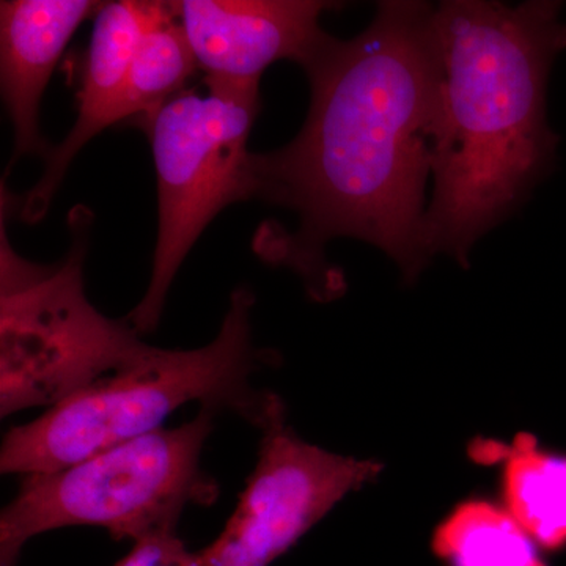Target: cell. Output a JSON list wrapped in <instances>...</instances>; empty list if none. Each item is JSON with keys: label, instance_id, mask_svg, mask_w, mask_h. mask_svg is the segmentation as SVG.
I'll return each mask as SVG.
<instances>
[{"label": "cell", "instance_id": "6da1fadb", "mask_svg": "<svg viewBox=\"0 0 566 566\" xmlns=\"http://www.w3.org/2000/svg\"><path fill=\"white\" fill-rule=\"evenodd\" d=\"M434 11L385 0L359 35H327L301 65L311 85L303 129L285 147L252 153L251 199L297 218L293 232L263 226L253 249L293 270L318 303L345 293L324 253L335 238L381 249L411 285L430 263L424 192L441 84Z\"/></svg>", "mask_w": 566, "mask_h": 566}, {"label": "cell", "instance_id": "7a4b0ae2", "mask_svg": "<svg viewBox=\"0 0 566 566\" xmlns=\"http://www.w3.org/2000/svg\"><path fill=\"white\" fill-rule=\"evenodd\" d=\"M562 3L446 0L434 11L441 61L431 136L434 189L423 221L430 260L469 268L472 245L521 207L556 161L546 117L551 69L566 50Z\"/></svg>", "mask_w": 566, "mask_h": 566}, {"label": "cell", "instance_id": "3957f363", "mask_svg": "<svg viewBox=\"0 0 566 566\" xmlns=\"http://www.w3.org/2000/svg\"><path fill=\"white\" fill-rule=\"evenodd\" d=\"M253 304L251 289L238 286L211 344L196 349L153 346L139 363L31 422L10 428L0 447V472L25 476L62 471L109 447L161 430L175 411L189 403L232 412L262 430L286 411L281 397L252 382L256 371L279 360L271 349L253 344Z\"/></svg>", "mask_w": 566, "mask_h": 566}, {"label": "cell", "instance_id": "277c9868", "mask_svg": "<svg viewBox=\"0 0 566 566\" xmlns=\"http://www.w3.org/2000/svg\"><path fill=\"white\" fill-rule=\"evenodd\" d=\"M214 412L129 439L50 474L22 476L0 513V566H17L22 546L44 532L99 527L134 543L177 534L185 510L212 505L219 486L200 460Z\"/></svg>", "mask_w": 566, "mask_h": 566}, {"label": "cell", "instance_id": "5b68a950", "mask_svg": "<svg viewBox=\"0 0 566 566\" xmlns=\"http://www.w3.org/2000/svg\"><path fill=\"white\" fill-rule=\"evenodd\" d=\"M91 218L71 214V249L52 266L28 262L2 233L0 416L51 409L139 363L153 346L126 319L103 315L85 293Z\"/></svg>", "mask_w": 566, "mask_h": 566}, {"label": "cell", "instance_id": "8992f818", "mask_svg": "<svg viewBox=\"0 0 566 566\" xmlns=\"http://www.w3.org/2000/svg\"><path fill=\"white\" fill-rule=\"evenodd\" d=\"M203 82V93L186 88L134 123L150 139L158 182L151 279L125 316L139 335L158 327L175 275L208 223L229 205L251 199L248 144L262 107L260 87Z\"/></svg>", "mask_w": 566, "mask_h": 566}, {"label": "cell", "instance_id": "52a82bcc", "mask_svg": "<svg viewBox=\"0 0 566 566\" xmlns=\"http://www.w3.org/2000/svg\"><path fill=\"white\" fill-rule=\"evenodd\" d=\"M260 433L255 468L221 535L199 551L202 566L274 564L346 495L381 475L378 461L304 441L286 422V412Z\"/></svg>", "mask_w": 566, "mask_h": 566}, {"label": "cell", "instance_id": "ba28073f", "mask_svg": "<svg viewBox=\"0 0 566 566\" xmlns=\"http://www.w3.org/2000/svg\"><path fill=\"white\" fill-rule=\"evenodd\" d=\"M205 81L260 87L268 66L303 65L329 33L319 25L337 3L322 0H180L170 2Z\"/></svg>", "mask_w": 566, "mask_h": 566}, {"label": "cell", "instance_id": "9c48e42d", "mask_svg": "<svg viewBox=\"0 0 566 566\" xmlns=\"http://www.w3.org/2000/svg\"><path fill=\"white\" fill-rule=\"evenodd\" d=\"M172 14L170 2L118 0L103 2L93 18V31L84 70L77 118L65 139L46 156L43 177L25 196L21 219L41 221L77 153L96 134L115 123L126 76L142 40L158 22Z\"/></svg>", "mask_w": 566, "mask_h": 566}, {"label": "cell", "instance_id": "30bf717a", "mask_svg": "<svg viewBox=\"0 0 566 566\" xmlns=\"http://www.w3.org/2000/svg\"><path fill=\"white\" fill-rule=\"evenodd\" d=\"M102 6L92 0L0 2V80L14 129L13 163L28 155H50L39 126L44 88L71 36Z\"/></svg>", "mask_w": 566, "mask_h": 566}, {"label": "cell", "instance_id": "8fae6325", "mask_svg": "<svg viewBox=\"0 0 566 566\" xmlns=\"http://www.w3.org/2000/svg\"><path fill=\"white\" fill-rule=\"evenodd\" d=\"M472 455L483 463H501L505 510L539 549H565L566 453L539 446L534 436L520 434L512 444L476 441Z\"/></svg>", "mask_w": 566, "mask_h": 566}, {"label": "cell", "instance_id": "7c38bea8", "mask_svg": "<svg viewBox=\"0 0 566 566\" xmlns=\"http://www.w3.org/2000/svg\"><path fill=\"white\" fill-rule=\"evenodd\" d=\"M436 556L449 566H547L520 523L485 499H469L436 527Z\"/></svg>", "mask_w": 566, "mask_h": 566}, {"label": "cell", "instance_id": "4fadbf2b", "mask_svg": "<svg viewBox=\"0 0 566 566\" xmlns=\"http://www.w3.org/2000/svg\"><path fill=\"white\" fill-rule=\"evenodd\" d=\"M196 70L191 48L172 13L142 40L126 76L115 123H136L155 114L186 91V82Z\"/></svg>", "mask_w": 566, "mask_h": 566}, {"label": "cell", "instance_id": "5bb4252c", "mask_svg": "<svg viewBox=\"0 0 566 566\" xmlns=\"http://www.w3.org/2000/svg\"><path fill=\"white\" fill-rule=\"evenodd\" d=\"M115 566H202L199 551L193 553L177 534L150 536L134 543L128 556Z\"/></svg>", "mask_w": 566, "mask_h": 566}]
</instances>
